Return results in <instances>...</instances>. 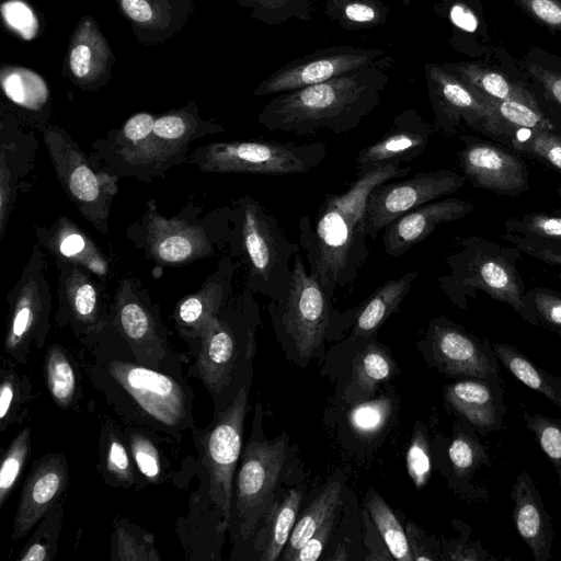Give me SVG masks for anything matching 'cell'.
<instances>
[{
  "label": "cell",
  "mask_w": 561,
  "mask_h": 561,
  "mask_svg": "<svg viewBox=\"0 0 561 561\" xmlns=\"http://www.w3.org/2000/svg\"><path fill=\"white\" fill-rule=\"evenodd\" d=\"M79 342L83 373L122 423L145 426L180 442L196 426L194 391L185 375L141 364L111 322Z\"/></svg>",
  "instance_id": "cell-1"
},
{
  "label": "cell",
  "mask_w": 561,
  "mask_h": 561,
  "mask_svg": "<svg viewBox=\"0 0 561 561\" xmlns=\"http://www.w3.org/2000/svg\"><path fill=\"white\" fill-rule=\"evenodd\" d=\"M411 167L387 164L357 175L343 193L324 196L314 218L298 221L299 245L309 273L331 299L337 289L353 287L368 256L365 209L380 184L408 175Z\"/></svg>",
  "instance_id": "cell-2"
},
{
  "label": "cell",
  "mask_w": 561,
  "mask_h": 561,
  "mask_svg": "<svg viewBox=\"0 0 561 561\" xmlns=\"http://www.w3.org/2000/svg\"><path fill=\"white\" fill-rule=\"evenodd\" d=\"M394 62V57L383 55L341 77L277 94L263 107L257 122L270 131L297 136L320 130L348 133L379 104Z\"/></svg>",
  "instance_id": "cell-3"
},
{
  "label": "cell",
  "mask_w": 561,
  "mask_h": 561,
  "mask_svg": "<svg viewBox=\"0 0 561 561\" xmlns=\"http://www.w3.org/2000/svg\"><path fill=\"white\" fill-rule=\"evenodd\" d=\"M456 249L445 256L448 272L437 277L439 289L458 308L478 291L510 306L523 320L539 325L525 300L526 288L518 270L522 252L478 236L455 238Z\"/></svg>",
  "instance_id": "cell-4"
},
{
  "label": "cell",
  "mask_w": 561,
  "mask_h": 561,
  "mask_svg": "<svg viewBox=\"0 0 561 561\" xmlns=\"http://www.w3.org/2000/svg\"><path fill=\"white\" fill-rule=\"evenodd\" d=\"M231 222L237 252L248 267L247 288L271 300L280 299L288 289L300 245L293 242L277 219L250 195L237 199Z\"/></svg>",
  "instance_id": "cell-5"
},
{
  "label": "cell",
  "mask_w": 561,
  "mask_h": 561,
  "mask_svg": "<svg viewBox=\"0 0 561 561\" xmlns=\"http://www.w3.org/2000/svg\"><path fill=\"white\" fill-rule=\"evenodd\" d=\"M252 291L244 293L232 305H227L211 319L203 334L188 345L192 359L185 377L197 378L208 391L214 402V416L220 414L236 398V385L241 355L250 358L252 334L242 339L241 317Z\"/></svg>",
  "instance_id": "cell-6"
},
{
  "label": "cell",
  "mask_w": 561,
  "mask_h": 561,
  "mask_svg": "<svg viewBox=\"0 0 561 561\" xmlns=\"http://www.w3.org/2000/svg\"><path fill=\"white\" fill-rule=\"evenodd\" d=\"M327 154L328 147L323 142L232 140L202 146L188 160L203 172L278 176L308 173L319 167Z\"/></svg>",
  "instance_id": "cell-7"
},
{
  "label": "cell",
  "mask_w": 561,
  "mask_h": 561,
  "mask_svg": "<svg viewBox=\"0 0 561 561\" xmlns=\"http://www.w3.org/2000/svg\"><path fill=\"white\" fill-rule=\"evenodd\" d=\"M249 387L243 385L232 403L214 416L205 427L192 431L198 459L205 468L211 507L229 530L232 508L233 477L241 457L243 423Z\"/></svg>",
  "instance_id": "cell-8"
},
{
  "label": "cell",
  "mask_w": 561,
  "mask_h": 561,
  "mask_svg": "<svg viewBox=\"0 0 561 561\" xmlns=\"http://www.w3.org/2000/svg\"><path fill=\"white\" fill-rule=\"evenodd\" d=\"M110 319L141 364L184 375L183 366L188 362V355L173 348L170 331L163 324L158 307L131 278L121 280L110 305Z\"/></svg>",
  "instance_id": "cell-9"
},
{
  "label": "cell",
  "mask_w": 561,
  "mask_h": 561,
  "mask_svg": "<svg viewBox=\"0 0 561 561\" xmlns=\"http://www.w3.org/2000/svg\"><path fill=\"white\" fill-rule=\"evenodd\" d=\"M9 313L3 351L19 365H26L32 347L41 350L50 331L53 294L47 260L39 242L34 245L19 280L8 293Z\"/></svg>",
  "instance_id": "cell-10"
},
{
  "label": "cell",
  "mask_w": 561,
  "mask_h": 561,
  "mask_svg": "<svg viewBox=\"0 0 561 561\" xmlns=\"http://www.w3.org/2000/svg\"><path fill=\"white\" fill-rule=\"evenodd\" d=\"M44 142L62 190L81 216L106 234L118 176L96 169V163L61 128H47Z\"/></svg>",
  "instance_id": "cell-11"
},
{
  "label": "cell",
  "mask_w": 561,
  "mask_h": 561,
  "mask_svg": "<svg viewBox=\"0 0 561 561\" xmlns=\"http://www.w3.org/2000/svg\"><path fill=\"white\" fill-rule=\"evenodd\" d=\"M286 437L273 442L251 439L242 455L233 483L232 539H250L274 501L285 460Z\"/></svg>",
  "instance_id": "cell-12"
},
{
  "label": "cell",
  "mask_w": 561,
  "mask_h": 561,
  "mask_svg": "<svg viewBox=\"0 0 561 561\" xmlns=\"http://www.w3.org/2000/svg\"><path fill=\"white\" fill-rule=\"evenodd\" d=\"M277 325L291 341L301 358H308L322 344L331 317V299L312 276L298 253L285 295L270 301Z\"/></svg>",
  "instance_id": "cell-13"
},
{
  "label": "cell",
  "mask_w": 561,
  "mask_h": 561,
  "mask_svg": "<svg viewBox=\"0 0 561 561\" xmlns=\"http://www.w3.org/2000/svg\"><path fill=\"white\" fill-rule=\"evenodd\" d=\"M424 70L436 131L450 137L458 133L463 123L491 139L496 135L500 123L484 94L442 65L430 62Z\"/></svg>",
  "instance_id": "cell-14"
},
{
  "label": "cell",
  "mask_w": 561,
  "mask_h": 561,
  "mask_svg": "<svg viewBox=\"0 0 561 561\" xmlns=\"http://www.w3.org/2000/svg\"><path fill=\"white\" fill-rule=\"evenodd\" d=\"M466 178L449 169L420 171L412 176L378 185L368 196L365 231L376 239L393 220L433 201L460 190Z\"/></svg>",
  "instance_id": "cell-15"
},
{
  "label": "cell",
  "mask_w": 561,
  "mask_h": 561,
  "mask_svg": "<svg viewBox=\"0 0 561 561\" xmlns=\"http://www.w3.org/2000/svg\"><path fill=\"white\" fill-rule=\"evenodd\" d=\"M383 56L379 48L331 46L296 58L275 70L254 90V95H277L321 83L368 66Z\"/></svg>",
  "instance_id": "cell-16"
},
{
  "label": "cell",
  "mask_w": 561,
  "mask_h": 561,
  "mask_svg": "<svg viewBox=\"0 0 561 561\" xmlns=\"http://www.w3.org/2000/svg\"><path fill=\"white\" fill-rule=\"evenodd\" d=\"M460 140L458 164L474 187L512 197L529 190L528 168L518 152L474 136L463 135Z\"/></svg>",
  "instance_id": "cell-17"
},
{
  "label": "cell",
  "mask_w": 561,
  "mask_h": 561,
  "mask_svg": "<svg viewBox=\"0 0 561 561\" xmlns=\"http://www.w3.org/2000/svg\"><path fill=\"white\" fill-rule=\"evenodd\" d=\"M138 225L141 248L158 264H186L214 254L213 240L202 225L179 217L165 218L154 201L147 203Z\"/></svg>",
  "instance_id": "cell-18"
},
{
  "label": "cell",
  "mask_w": 561,
  "mask_h": 561,
  "mask_svg": "<svg viewBox=\"0 0 561 561\" xmlns=\"http://www.w3.org/2000/svg\"><path fill=\"white\" fill-rule=\"evenodd\" d=\"M58 263V309L55 322L69 327L79 340L103 330L110 322V306L93 275L84 267L67 262Z\"/></svg>",
  "instance_id": "cell-19"
},
{
  "label": "cell",
  "mask_w": 561,
  "mask_h": 561,
  "mask_svg": "<svg viewBox=\"0 0 561 561\" xmlns=\"http://www.w3.org/2000/svg\"><path fill=\"white\" fill-rule=\"evenodd\" d=\"M69 486V465L65 455L48 453L31 467L21 489L11 539L25 537L57 503Z\"/></svg>",
  "instance_id": "cell-20"
},
{
  "label": "cell",
  "mask_w": 561,
  "mask_h": 561,
  "mask_svg": "<svg viewBox=\"0 0 561 561\" xmlns=\"http://www.w3.org/2000/svg\"><path fill=\"white\" fill-rule=\"evenodd\" d=\"M123 425L144 488L163 483L185 485L196 461L184 457L180 440L145 426Z\"/></svg>",
  "instance_id": "cell-21"
},
{
  "label": "cell",
  "mask_w": 561,
  "mask_h": 561,
  "mask_svg": "<svg viewBox=\"0 0 561 561\" xmlns=\"http://www.w3.org/2000/svg\"><path fill=\"white\" fill-rule=\"evenodd\" d=\"M430 342L434 355L448 374L481 379L500 378L499 360L491 342H482L456 323L443 318L433 320Z\"/></svg>",
  "instance_id": "cell-22"
},
{
  "label": "cell",
  "mask_w": 561,
  "mask_h": 561,
  "mask_svg": "<svg viewBox=\"0 0 561 561\" xmlns=\"http://www.w3.org/2000/svg\"><path fill=\"white\" fill-rule=\"evenodd\" d=\"M434 131V124L416 110L402 111L378 140L359 150L356 158L357 175L387 164L412 162L424 153Z\"/></svg>",
  "instance_id": "cell-23"
},
{
  "label": "cell",
  "mask_w": 561,
  "mask_h": 561,
  "mask_svg": "<svg viewBox=\"0 0 561 561\" xmlns=\"http://www.w3.org/2000/svg\"><path fill=\"white\" fill-rule=\"evenodd\" d=\"M473 209L472 202L448 196L420 206L383 229L385 252L392 257H400L423 242L439 225L459 220Z\"/></svg>",
  "instance_id": "cell-24"
},
{
  "label": "cell",
  "mask_w": 561,
  "mask_h": 561,
  "mask_svg": "<svg viewBox=\"0 0 561 561\" xmlns=\"http://www.w3.org/2000/svg\"><path fill=\"white\" fill-rule=\"evenodd\" d=\"M234 265L224 257L217 271L194 294L181 299L173 312L179 335L187 345L194 343L208 323L227 305L231 290Z\"/></svg>",
  "instance_id": "cell-25"
},
{
  "label": "cell",
  "mask_w": 561,
  "mask_h": 561,
  "mask_svg": "<svg viewBox=\"0 0 561 561\" xmlns=\"http://www.w3.org/2000/svg\"><path fill=\"white\" fill-rule=\"evenodd\" d=\"M511 497L514 502L513 518L519 536L529 547L536 561H549L553 524L527 471L517 477Z\"/></svg>",
  "instance_id": "cell-26"
},
{
  "label": "cell",
  "mask_w": 561,
  "mask_h": 561,
  "mask_svg": "<svg viewBox=\"0 0 561 561\" xmlns=\"http://www.w3.org/2000/svg\"><path fill=\"white\" fill-rule=\"evenodd\" d=\"M41 245L57 262L80 265L104 283L110 272L108 261L93 239L67 217L58 218L48 228H36Z\"/></svg>",
  "instance_id": "cell-27"
},
{
  "label": "cell",
  "mask_w": 561,
  "mask_h": 561,
  "mask_svg": "<svg viewBox=\"0 0 561 561\" xmlns=\"http://www.w3.org/2000/svg\"><path fill=\"white\" fill-rule=\"evenodd\" d=\"M96 456L95 467L105 484L131 491L144 489L119 420L110 416L101 419Z\"/></svg>",
  "instance_id": "cell-28"
},
{
  "label": "cell",
  "mask_w": 561,
  "mask_h": 561,
  "mask_svg": "<svg viewBox=\"0 0 561 561\" xmlns=\"http://www.w3.org/2000/svg\"><path fill=\"white\" fill-rule=\"evenodd\" d=\"M445 396L449 404L473 426L485 431L501 428L500 378L460 380L449 385Z\"/></svg>",
  "instance_id": "cell-29"
},
{
  "label": "cell",
  "mask_w": 561,
  "mask_h": 561,
  "mask_svg": "<svg viewBox=\"0 0 561 561\" xmlns=\"http://www.w3.org/2000/svg\"><path fill=\"white\" fill-rule=\"evenodd\" d=\"M36 140L13 137L2 130L0 145V238L16 202L21 182L34 164Z\"/></svg>",
  "instance_id": "cell-30"
},
{
  "label": "cell",
  "mask_w": 561,
  "mask_h": 561,
  "mask_svg": "<svg viewBox=\"0 0 561 561\" xmlns=\"http://www.w3.org/2000/svg\"><path fill=\"white\" fill-rule=\"evenodd\" d=\"M82 367L64 345L55 343L46 348L43 374L50 399L64 411H80L83 399Z\"/></svg>",
  "instance_id": "cell-31"
},
{
  "label": "cell",
  "mask_w": 561,
  "mask_h": 561,
  "mask_svg": "<svg viewBox=\"0 0 561 561\" xmlns=\"http://www.w3.org/2000/svg\"><path fill=\"white\" fill-rule=\"evenodd\" d=\"M301 492L289 490L280 502L274 500L267 513L255 529L253 549L262 561L279 558L290 537L301 503Z\"/></svg>",
  "instance_id": "cell-32"
},
{
  "label": "cell",
  "mask_w": 561,
  "mask_h": 561,
  "mask_svg": "<svg viewBox=\"0 0 561 561\" xmlns=\"http://www.w3.org/2000/svg\"><path fill=\"white\" fill-rule=\"evenodd\" d=\"M419 277L417 271L407 272L381 284L356 309L352 334L368 337L399 308Z\"/></svg>",
  "instance_id": "cell-33"
},
{
  "label": "cell",
  "mask_w": 561,
  "mask_h": 561,
  "mask_svg": "<svg viewBox=\"0 0 561 561\" xmlns=\"http://www.w3.org/2000/svg\"><path fill=\"white\" fill-rule=\"evenodd\" d=\"M442 66L482 94L506 101H517L540 108L536 95L520 83L471 62H444Z\"/></svg>",
  "instance_id": "cell-34"
},
{
  "label": "cell",
  "mask_w": 561,
  "mask_h": 561,
  "mask_svg": "<svg viewBox=\"0 0 561 561\" xmlns=\"http://www.w3.org/2000/svg\"><path fill=\"white\" fill-rule=\"evenodd\" d=\"M18 363L2 358L0 368V430L21 424L27 416L35 399L33 385L27 375L21 373Z\"/></svg>",
  "instance_id": "cell-35"
},
{
  "label": "cell",
  "mask_w": 561,
  "mask_h": 561,
  "mask_svg": "<svg viewBox=\"0 0 561 561\" xmlns=\"http://www.w3.org/2000/svg\"><path fill=\"white\" fill-rule=\"evenodd\" d=\"M491 345L497 360L516 379L561 408V377L548 374L513 345L506 343H491Z\"/></svg>",
  "instance_id": "cell-36"
},
{
  "label": "cell",
  "mask_w": 561,
  "mask_h": 561,
  "mask_svg": "<svg viewBox=\"0 0 561 561\" xmlns=\"http://www.w3.org/2000/svg\"><path fill=\"white\" fill-rule=\"evenodd\" d=\"M493 140L561 173V136L552 130L505 128Z\"/></svg>",
  "instance_id": "cell-37"
},
{
  "label": "cell",
  "mask_w": 561,
  "mask_h": 561,
  "mask_svg": "<svg viewBox=\"0 0 561 561\" xmlns=\"http://www.w3.org/2000/svg\"><path fill=\"white\" fill-rule=\"evenodd\" d=\"M112 561H161L154 536L126 517L116 516L110 540Z\"/></svg>",
  "instance_id": "cell-38"
},
{
  "label": "cell",
  "mask_w": 561,
  "mask_h": 561,
  "mask_svg": "<svg viewBox=\"0 0 561 561\" xmlns=\"http://www.w3.org/2000/svg\"><path fill=\"white\" fill-rule=\"evenodd\" d=\"M322 7L330 20L352 32L385 25L390 12L383 0H322Z\"/></svg>",
  "instance_id": "cell-39"
},
{
  "label": "cell",
  "mask_w": 561,
  "mask_h": 561,
  "mask_svg": "<svg viewBox=\"0 0 561 561\" xmlns=\"http://www.w3.org/2000/svg\"><path fill=\"white\" fill-rule=\"evenodd\" d=\"M341 491V482L333 481L313 500L291 530L287 548L284 552V560L294 561L301 547L334 514L340 501Z\"/></svg>",
  "instance_id": "cell-40"
},
{
  "label": "cell",
  "mask_w": 561,
  "mask_h": 561,
  "mask_svg": "<svg viewBox=\"0 0 561 561\" xmlns=\"http://www.w3.org/2000/svg\"><path fill=\"white\" fill-rule=\"evenodd\" d=\"M65 500L51 507L38 522L22 548L18 561H53L56 558L62 528Z\"/></svg>",
  "instance_id": "cell-41"
},
{
  "label": "cell",
  "mask_w": 561,
  "mask_h": 561,
  "mask_svg": "<svg viewBox=\"0 0 561 561\" xmlns=\"http://www.w3.org/2000/svg\"><path fill=\"white\" fill-rule=\"evenodd\" d=\"M370 517L392 558L402 561L414 560L410 541L390 507L377 494L367 502Z\"/></svg>",
  "instance_id": "cell-42"
},
{
  "label": "cell",
  "mask_w": 561,
  "mask_h": 561,
  "mask_svg": "<svg viewBox=\"0 0 561 561\" xmlns=\"http://www.w3.org/2000/svg\"><path fill=\"white\" fill-rule=\"evenodd\" d=\"M2 88L7 96L20 106L39 110L47 101L44 80L35 72L15 68L2 73Z\"/></svg>",
  "instance_id": "cell-43"
},
{
  "label": "cell",
  "mask_w": 561,
  "mask_h": 561,
  "mask_svg": "<svg viewBox=\"0 0 561 561\" xmlns=\"http://www.w3.org/2000/svg\"><path fill=\"white\" fill-rule=\"evenodd\" d=\"M31 455V430L20 431L5 448L0 465V508L14 491Z\"/></svg>",
  "instance_id": "cell-44"
},
{
  "label": "cell",
  "mask_w": 561,
  "mask_h": 561,
  "mask_svg": "<svg viewBox=\"0 0 561 561\" xmlns=\"http://www.w3.org/2000/svg\"><path fill=\"white\" fill-rule=\"evenodd\" d=\"M240 3L252 9L253 19L270 26L291 20L309 22L312 19L311 0H240Z\"/></svg>",
  "instance_id": "cell-45"
},
{
  "label": "cell",
  "mask_w": 561,
  "mask_h": 561,
  "mask_svg": "<svg viewBox=\"0 0 561 561\" xmlns=\"http://www.w3.org/2000/svg\"><path fill=\"white\" fill-rule=\"evenodd\" d=\"M92 33L89 27L85 36L77 35L69 53L70 70L81 81L93 80L105 66L106 45L100 43L99 34Z\"/></svg>",
  "instance_id": "cell-46"
},
{
  "label": "cell",
  "mask_w": 561,
  "mask_h": 561,
  "mask_svg": "<svg viewBox=\"0 0 561 561\" xmlns=\"http://www.w3.org/2000/svg\"><path fill=\"white\" fill-rule=\"evenodd\" d=\"M486 99L500 123L499 131L492 139L505 128H531L554 131L553 125L540 108L517 101L497 100L489 96Z\"/></svg>",
  "instance_id": "cell-47"
},
{
  "label": "cell",
  "mask_w": 561,
  "mask_h": 561,
  "mask_svg": "<svg viewBox=\"0 0 561 561\" xmlns=\"http://www.w3.org/2000/svg\"><path fill=\"white\" fill-rule=\"evenodd\" d=\"M504 232L561 245V215L536 211L513 216L504 221Z\"/></svg>",
  "instance_id": "cell-48"
},
{
  "label": "cell",
  "mask_w": 561,
  "mask_h": 561,
  "mask_svg": "<svg viewBox=\"0 0 561 561\" xmlns=\"http://www.w3.org/2000/svg\"><path fill=\"white\" fill-rule=\"evenodd\" d=\"M391 363L386 352L376 344H369L358 354L354 366V379L366 391H373L389 378Z\"/></svg>",
  "instance_id": "cell-49"
},
{
  "label": "cell",
  "mask_w": 561,
  "mask_h": 561,
  "mask_svg": "<svg viewBox=\"0 0 561 561\" xmlns=\"http://www.w3.org/2000/svg\"><path fill=\"white\" fill-rule=\"evenodd\" d=\"M525 300L537 316L539 324L561 336V291L534 286L526 290Z\"/></svg>",
  "instance_id": "cell-50"
},
{
  "label": "cell",
  "mask_w": 561,
  "mask_h": 561,
  "mask_svg": "<svg viewBox=\"0 0 561 561\" xmlns=\"http://www.w3.org/2000/svg\"><path fill=\"white\" fill-rule=\"evenodd\" d=\"M524 419L556 470L561 467V421L524 410Z\"/></svg>",
  "instance_id": "cell-51"
},
{
  "label": "cell",
  "mask_w": 561,
  "mask_h": 561,
  "mask_svg": "<svg viewBox=\"0 0 561 561\" xmlns=\"http://www.w3.org/2000/svg\"><path fill=\"white\" fill-rule=\"evenodd\" d=\"M391 409L392 404L388 398L360 403L350 412V424L358 435L370 437L383 428Z\"/></svg>",
  "instance_id": "cell-52"
},
{
  "label": "cell",
  "mask_w": 561,
  "mask_h": 561,
  "mask_svg": "<svg viewBox=\"0 0 561 561\" xmlns=\"http://www.w3.org/2000/svg\"><path fill=\"white\" fill-rule=\"evenodd\" d=\"M154 121L156 118L151 114L138 113L129 117L122 128L114 133L113 137L101 141L102 145H98V147H106L108 154L131 147L151 134Z\"/></svg>",
  "instance_id": "cell-53"
},
{
  "label": "cell",
  "mask_w": 561,
  "mask_h": 561,
  "mask_svg": "<svg viewBox=\"0 0 561 561\" xmlns=\"http://www.w3.org/2000/svg\"><path fill=\"white\" fill-rule=\"evenodd\" d=\"M501 238L537 261L561 267V245L510 232L502 233Z\"/></svg>",
  "instance_id": "cell-54"
},
{
  "label": "cell",
  "mask_w": 561,
  "mask_h": 561,
  "mask_svg": "<svg viewBox=\"0 0 561 561\" xmlns=\"http://www.w3.org/2000/svg\"><path fill=\"white\" fill-rule=\"evenodd\" d=\"M448 455L456 473L465 476L480 463L483 453L477 440L461 433L451 442Z\"/></svg>",
  "instance_id": "cell-55"
},
{
  "label": "cell",
  "mask_w": 561,
  "mask_h": 561,
  "mask_svg": "<svg viewBox=\"0 0 561 561\" xmlns=\"http://www.w3.org/2000/svg\"><path fill=\"white\" fill-rule=\"evenodd\" d=\"M408 473L415 486H423L431 474L428 446L422 432H415L407 453Z\"/></svg>",
  "instance_id": "cell-56"
},
{
  "label": "cell",
  "mask_w": 561,
  "mask_h": 561,
  "mask_svg": "<svg viewBox=\"0 0 561 561\" xmlns=\"http://www.w3.org/2000/svg\"><path fill=\"white\" fill-rule=\"evenodd\" d=\"M2 15L7 24L25 39L36 34L37 21L27 4L20 0H10L2 4Z\"/></svg>",
  "instance_id": "cell-57"
},
{
  "label": "cell",
  "mask_w": 561,
  "mask_h": 561,
  "mask_svg": "<svg viewBox=\"0 0 561 561\" xmlns=\"http://www.w3.org/2000/svg\"><path fill=\"white\" fill-rule=\"evenodd\" d=\"M125 14L139 26H156L164 19L159 0H119Z\"/></svg>",
  "instance_id": "cell-58"
},
{
  "label": "cell",
  "mask_w": 561,
  "mask_h": 561,
  "mask_svg": "<svg viewBox=\"0 0 561 561\" xmlns=\"http://www.w3.org/2000/svg\"><path fill=\"white\" fill-rule=\"evenodd\" d=\"M518 3L542 24L561 31V0H517Z\"/></svg>",
  "instance_id": "cell-59"
},
{
  "label": "cell",
  "mask_w": 561,
  "mask_h": 561,
  "mask_svg": "<svg viewBox=\"0 0 561 561\" xmlns=\"http://www.w3.org/2000/svg\"><path fill=\"white\" fill-rule=\"evenodd\" d=\"M334 525V514H332L312 537L301 547L294 558V561H316L320 558L322 550L328 542Z\"/></svg>",
  "instance_id": "cell-60"
},
{
  "label": "cell",
  "mask_w": 561,
  "mask_h": 561,
  "mask_svg": "<svg viewBox=\"0 0 561 561\" xmlns=\"http://www.w3.org/2000/svg\"><path fill=\"white\" fill-rule=\"evenodd\" d=\"M448 14L450 22L456 27L466 32H473L477 28V18L465 3H454L449 9Z\"/></svg>",
  "instance_id": "cell-61"
},
{
  "label": "cell",
  "mask_w": 561,
  "mask_h": 561,
  "mask_svg": "<svg viewBox=\"0 0 561 561\" xmlns=\"http://www.w3.org/2000/svg\"><path fill=\"white\" fill-rule=\"evenodd\" d=\"M404 5H410L411 3V0H400Z\"/></svg>",
  "instance_id": "cell-62"
},
{
  "label": "cell",
  "mask_w": 561,
  "mask_h": 561,
  "mask_svg": "<svg viewBox=\"0 0 561 561\" xmlns=\"http://www.w3.org/2000/svg\"><path fill=\"white\" fill-rule=\"evenodd\" d=\"M557 193L561 197V184L557 187Z\"/></svg>",
  "instance_id": "cell-63"
},
{
  "label": "cell",
  "mask_w": 561,
  "mask_h": 561,
  "mask_svg": "<svg viewBox=\"0 0 561 561\" xmlns=\"http://www.w3.org/2000/svg\"><path fill=\"white\" fill-rule=\"evenodd\" d=\"M557 472H558V474H559V479H560V486H561V467H560V469H559Z\"/></svg>",
  "instance_id": "cell-64"
}]
</instances>
